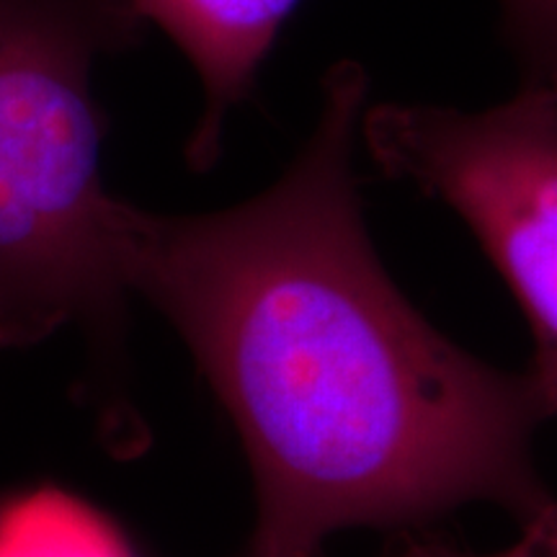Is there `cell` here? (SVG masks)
Returning a JSON list of instances; mask_svg holds the SVG:
<instances>
[{
  "label": "cell",
  "mask_w": 557,
  "mask_h": 557,
  "mask_svg": "<svg viewBox=\"0 0 557 557\" xmlns=\"http://www.w3.org/2000/svg\"><path fill=\"white\" fill-rule=\"evenodd\" d=\"M521 83L557 88V0H498Z\"/></svg>",
  "instance_id": "6"
},
{
  "label": "cell",
  "mask_w": 557,
  "mask_h": 557,
  "mask_svg": "<svg viewBox=\"0 0 557 557\" xmlns=\"http://www.w3.org/2000/svg\"><path fill=\"white\" fill-rule=\"evenodd\" d=\"M0 557H132L116 527L54 487L0 504Z\"/></svg>",
  "instance_id": "5"
},
{
  "label": "cell",
  "mask_w": 557,
  "mask_h": 557,
  "mask_svg": "<svg viewBox=\"0 0 557 557\" xmlns=\"http://www.w3.org/2000/svg\"><path fill=\"white\" fill-rule=\"evenodd\" d=\"M361 145L387 178L416 186L465 222L524 312L529 380L557 418V88L521 83L496 107L382 101Z\"/></svg>",
  "instance_id": "3"
},
{
  "label": "cell",
  "mask_w": 557,
  "mask_h": 557,
  "mask_svg": "<svg viewBox=\"0 0 557 557\" xmlns=\"http://www.w3.org/2000/svg\"><path fill=\"white\" fill-rule=\"evenodd\" d=\"M387 557H557V500L521 524V537L498 553H468L442 540H403Z\"/></svg>",
  "instance_id": "7"
},
{
  "label": "cell",
  "mask_w": 557,
  "mask_h": 557,
  "mask_svg": "<svg viewBox=\"0 0 557 557\" xmlns=\"http://www.w3.org/2000/svg\"><path fill=\"white\" fill-rule=\"evenodd\" d=\"M137 21H152L176 41L205 90V111L189 139L191 169L220 156L222 129L253 88L259 67L299 0H122Z\"/></svg>",
  "instance_id": "4"
},
{
  "label": "cell",
  "mask_w": 557,
  "mask_h": 557,
  "mask_svg": "<svg viewBox=\"0 0 557 557\" xmlns=\"http://www.w3.org/2000/svg\"><path fill=\"white\" fill-rule=\"evenodd\" d=\"M135 24L122 0H0V348L120 323L90 73Z\"/></svg>",
  "instance_id": "2"
},
{
  "label": "cell",
  "mask_w": 557,
  "mask_h": 557,
  "mask_svg": "<svg viewBox=\"0 0 557 557\" xmlns=\"http://www.w3.org/2000/svg\"><path fill=\"white\" fill-rule=\"evenodd\" d=\"M367 107V70L341 60L267 191L207 214L120 199L111 220L124 292L178 331L246 449L243 557H320L344 529L421 527L468 504L524 524L555 500L529 374L451 344L382 267L357 178Z\"/></svg>",
  "instance_id": "1"
}]
</instances>
